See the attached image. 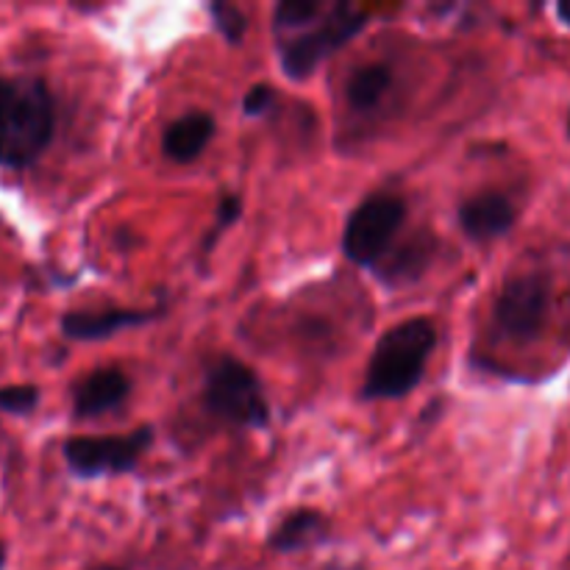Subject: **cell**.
I'll return each instance as SVG.
<instances>
[{
  "label": "cell",
  "mask_w": 570,
  "mask_h": 570,
  "mask_svg": "<svg viewBox=\"0 0 570 570\" xmlns=\"http://www.w3.org/2000/svg\"><path fill=\"white\" fill-rule=\"evenodd\" d=\"M56 104L33 76L0 78V167L26 170L53 142Z\"/></svg>",
  "instance_id": "1"
},
{
  "label": "cell",
  "mask_w": 570,
  "mask_h": 570,
  "mask_svg": "<svg viewBox=\"0 0 570 570\" xmlns=\"http://www.w3.org/2000/svg\"><path fill=\"white\" fill-rule=\"evenodd\" d=\"M438 348V328L429 317H412L399 323L373 348L365 373V399H404L421 384L429 356Z\"/></svg>",
  "instance_id": "2"
},
{
  "label": "cell",
  "mask_w": 570,
  "mask_h": 570,
  "mask_svg": "<svg viewBox=\"0 0 570 570\" xmlns=\"http://www.w3.org/2000/svg\"><path fill=\"white\" fill-rule=\"evenodd\" d=\"M206 410L220 421L243 429H265L271 423V404L259 376L245 362L220 356L206 373Z\"/></svg>",
  "instance_id": "3"
},
{
  "label": "cell",
  "mask_w": 570,
  "mask_h": 570,
  "mask_svg": "<svg viewBox=\"0 0 570 570\" xmlns=\"http://www.w3.org/2000/svg\"><path fill=\"white\" fill-rule=\"evenodd\" d=\"M365 22L367 11L360 9V6H332L326 20L306 28V31L295 33V37L278 39V59H282L284 72H287L293 81L309 78L328 56L337 53L348 39H354L356 33L365 28Z\"/></svg>",
  "instance_id": "4"
},
{
  "label": "cell",
  "mask_w": 570,
  "mask_h": 570,
  "mask_svg": "<svg viewBox=\"0 0 570 570\" xmlns=\"http://www.w3.org/2000/svg\"><path fill=\"white\" fill-rule=\"evenodd\" d=\"M406 220V200L399 195H371L351 212L343 232V250L354 265L373 267L390 254L395 234Z\"/></svg>",
  "instance_id": "5"
},
{
  "label": "cell",
  "mask_w": 570,
  "mask_h": 570,
  "mask_svg": "<svg viewBox=\"0 0 570 570\" xmlns=\"http://www.w3.org/2000/svg\"><path fill=\"white\" fill-rule=\"evenodd\" d=\"M154 443V429L139 426L111 438H70L61 449L67 468L78 479L120 476L131 473Z\"/></svg>",
  "instance_id": "6"
},
{
  "label": "cell",
  "mask_w": 570,
  "mask_h": 570,
  "mask_svg": "<svg viewBox=\"0 0 570 570\" xmlns=\"http://www.w3.org/2000/svg\"><path fill=\"white\" fill-rule=\"evenodd\" d=\"M551 306V284L543 273H527L504 284L495 301V323L512 340L538 337Z\"/></svg>",
  "instance_id": "7"
},
{
  "label": "cell",
  "mask_w": 570,
  "mask_h": 570,
  "mask_svg": "<svg viewBox=\"0 0 570 570\" xmlns=\"http://www.w3.org/2000/svg\"><path fill=\"white\" fill-rule=\"evenodd\" d=\"M515 204L504 193H495V189L471 195L460 206V228L473 243H490V239L504 237L515 226Z\"/></svg>",
  "instance_id": "8"
},
{
  "label": "cell",
  "mask_w": 570,
  "mask_h": 570,
  "mask_svg": "<svg viewBox=\"0 0 570 570\" xmlns=\"http://www.w3.org/2000/svg\"><path fill=\"white\" fill-rule=\"evenodd\" d=\"M131 393V382L117 367H100L87 373L72 390V410L78 417H98L117 410Z\"/></svg>",
  "instance_id": "9"
},
{
  "label": "cell",
  "mask_w": 570,
  "mask_h": 570,
  "mask_svg": "<svg viewBox=\"0 0 570 570\" xmlns=\"http://www.w3.org/2000/svg\"><path fill=\"white\" fill-rule=\"evenodd\" d=\"M154 321L150 309H100V312H67L61 317V334L78 343H95V340L115 337L122 328L145 326Z\"/></svg>",
  "instance_id": "10"
},
{
  "label": "cell",
  "mask_w": 570,
  "mask_h": 570,
  "mask_svg": "<svg viewBox=\"0 0 570 570\" xmlns=\"http://www.w3.org/2000/svg\"><path fill=\"white\" fill-rule=\"evenodd\" d=\"M215 131V117L206 115V111H189L165 128L161 148H165L167 159H173L176 165H189V161L200 159V154L209 148Z\"/></svg>",
  "instance_id": "11"
},
{
  "label": "cell",
  "mask_w": 570,
  "mask_h": 570,
  "mask_svg": "<svg viewBox=\"0 0 570 570\" xmlns=\"http://www.w3.org/2000/svg\"><path fill=\"white\" fill-rule=\"evenodd\" d=\"M328 540V521L317 510H293L273 527L267 546L282 554L312 549V546Z\"/></svg>",
  "instance_id": "12"
},
{
  "label": "cell",
  "mask_w": 570,
  "mask_h": 570,
  "mask_svg": "<svg viewBox=\"0 0 570 570\" xmlns=\"http://www.w3.org/2000/svg\"><path fill=\"white\" fill-rule=\"evenodd\" d=\"M390 87H393V70L382 61H373V65H362L360 70L351 72L348 83H345V95H348V104L356 111H367L382 104Z\"/></svg>",
  "instance_id": "13"
},
{
  "label": "cell",
  "mask_w": 570,
  "mask_h": 570,
  "mask_svg": "<svg viewBox=\"0 0 570 570\" xmlns=\"http://www.w3.org/2000/svg\"><path fill=\"white\" fill-rule=\"evenodd\" d=\"M434 254V245L432 243H423L421 237L410 239L406 245H401L395 254H387L384 259H387V267L382 271L384 282L387 284H410L415 282L417 276H421L423 271H426L429 259H432Z\"/></svg>",
  "instance_id": "14"
},
{
  "label": "cell",
  "mask_w": 570,
  "mask_h": 570,
  "mask_svg": "<svg viewBox=\"0 0 570 570\" xmlns=\"http://www.w3.org/2000/svg\"><path fill=\"white\" fill-rule=\"evenodd\" d=\"M323 14H328V6L323 0H284V3L276 6V17H273L278 39L284 33L295 37V33L317 26Z\"/></svg>",
  "instance_id": "15"
},
{
  "label": "cell",
  "mask_w": 570,
  "mask_h": 570,
  "mask_svg": "<svg viewBox=\"0 0 570 570\" xmlns=\"http://www.w3.org/2000/svg\"><path fill=\"white\" fill-rule=\"evenodd\" d=\"M39 406V387L33 384H11V387H0V412L6 415H31Z\"/></svg>",
  "instance_id": "16"
},
{
  "label": "cell",
  "mask_w": 570,
  "mask_h": 570,
  "mask_svg": "<svg viewBox=\"0 0 570 570\" xmlns=\"http://www.w3.org/2000/svg\"><path fill=\"white\" fill-rule=\"evenodd\" d=\"M209 14L215 20V28L228 39V42H239L245 37V28H248V20H245L243 9L232 3H212Z\"/></svg>",
  "instance_id": "17"
},
{
  "label": "cell",
  "mask_w": 570,
  "mask_h": 570,
  "mask_svg": "<svg viewBox=\"0 0 570 570\" xmlns=\"http://www.w3.org/2000/svg\"><path fill=\"white\" fill-rule=\"evenodd\" d=\"M273 106H276V89L271 83H254L243 98V111L248 117L267 115V111H273Z\"/></svg>",
  "instance_id": "18"
},
{
  "label": "cell",
  "mask_w": 570,
  "mask_h": 570,
  "mask_svg": "<svg viewBox=\"0 0 570 570\" xmlns=\"http://www.w3.org/2000/svg\"><path fill=\"white\" fill-rule=\"evenodd\" d=\"M243 215V200H239V195H223L220 198V206H217V226H215V234H212L209 239H206V248H212V243L217 239V234L226 232L228 226H232L237 217Z\"/></svg>",
  "instance_id": "19"
},
{
  "label": "cell",
  "mask_w": 570,
  "mask_h": 570,
  "mask_svg": "<svg viewBox=\"0 0 570 570\" xmlns=\"http://www.w3.org/2000/svg\"><path fill=\"white\" fill-rule=\"evenodd\" d=\"M557 17H560V20L566 22V26H570V3L557 6Z\"/></svg>",
  "instance_id": "20"
},
{
  "label": "cell",
  "mask_w": 570,
  "mask_h": 570,
  "mask_svg": "<svg viewBox=\"0 0 570 570\" xmlns=\"http://www.w3.org/2000/svg\"><path fill=\"white\" fill-rule=\"evenodd\" d=\"M321 570H362V568H354V566H323Z\"/></svg>",
  "instance_id": "21"
},
{
  "label": "cell",
  "mask_w": 570,
  "mask_h": 570,
  "mask_svg": "<svg viewBox=\"0 0 570 570\" xmlns=\"http://www.w3.org/2000/svg\"><path fill=\"white\" fill-rule=\"evenodd\" d=\"M3 568H6V546L0 543V570H3Z\"/></svg>",
  "instance_id": "22"
},
{
  "label": "cell",
  "mask_w": 570,
  "mask_h": 570,
  "mask_svg": "<svg viewBox=\"0 0 570 570\" xmlns=\"http://www.w3.org/2000/svg\"><path fill=\"white\" fill-rule=\"evenodd\" d=\"M95 570H120V568H111V566H100V568H95Z\"/></svg>",
  "instance_id": "23"
},
{
  "label": "cell",
  "mask_w": 570,
  "mask_h": 570,
  "mask_svg": "<svg viewBox=\"0 0 570 570\" xmlns=\"http://www.w3.org/2000/svg\"><path fill=\"white\" fill-rule=\"evenodd\" d=\"M568 134H570V115H568Z\"/></svg>",
  "instance_id": "24"
}]
</instances>
